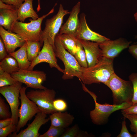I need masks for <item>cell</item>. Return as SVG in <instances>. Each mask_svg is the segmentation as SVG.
<instances>
[{"label": "cell", "mask_w": 137, "mask_h": 137, "mask_svg": "<svg viewBox=\"0 0 137 137\" xmlns=\"http://www.w3.org/2000/svg\"><path fill=\"white\" fill-rule=\"evenodd\" d=\"M18 9H0V26L11 31L13 25L17 21Z\"/></svg>", "instance_id": "d6986e66"}, {"label": "cell", "mask_w": 137, "mask_h": 137, "mask_svg": "<svg viewBox=\"0 0 137 137\" xmlns=\"http://www.w3.org/2000/svg\"><path fill=\"white\" fill-rule=\"evenodd\" d=\"M56 93L53 89L31 90L26 93L27 97L37 105L40 112L46 114H52L57 111L53 106Z\"/></svg>", "instance_id": "52a82bcc"}, {"label": "cell", "mask_w": 137, "mask_h": 137, "mask_svg": "<svg viewBox=\"0 0 137 137\" xmlns=\"http://www.w3.org/2000/svg\"><path fill=\"white\" fill-rule=\"evenodd\" d=\"M16 125L11 123L8 126L0 129V137H6L12 132L16 131Z\"/></svg>", "instance_id": "d6a6232c"}, {"label": "cell", "mask_w": 137, "mask_h": 137, "mask_svg": "<svg viewBox=\"0 0 137 137\" xmlns=\"http://www.w3.org/2000/svg\"><path fill=\"white\" fill-rule=\"evenodd\" d=\"M80 26L76 38L79 40L101 43L110 40L105 36L92 30L87 24L85 15L82 13L80 15Z\"/></svg>", "instance_id": "5bb4252c"}, {"label": "cell", "mask_w": 137, "mask_h": 137, "mask_svg": "<svg viewBox=\"0 0 137 137\" xmlns=\"http://www.w3.org/2000/svg\"><path fill=\"white\" fill-rule=\"evenodd\" d=\"M135 38H136V39H137V36H135ZM135 43V44L137 43V42H136L135 43Z\"/></svg>", "instance_id": "ee69618b"}, {"label": "cell", "mask_w": 137, "mask_h": 137, "mask_svg": "<svg viewBox=\"0 0 137 137\" xmlns=\"http://www.w3.org/2000/svg\"><path fill=\"white\" fill-rule=\"evenodd\" d=\"M1 9L17 10L18 8L13 5L5 4L0 0V9Z\"/></svg>", "instance_id": "f35d334b"}, {"label": "cell", "mask_w": 137, "mask_h": 137, "mask_svg": "<svg viewBox=\"0 0 137 137\" xmlns=\"http://www.w3.org/2000/svg\"><path fill=\"white\" fill-rule=\"evenodd\" d=\"M80 131L79 128L77 124L66 129L60 137H78Z\"/></svg>", "instance_id": "f546056e"}, {"label": "cell", "mask_w": 137, "mask_h": 137, "mask_svg": "<svg viewBox=\"0 0 137 137\" xmlns=\"http://www.w3.org/2000/svg\"><path fill=\"white\" fill-rule=\"evenodd\" d=\"M27 42L18 50L8 54L14 57L17 61L20 69L27 70L31 62L28 59L27 52Z\"/></svg>", "instance_id": "44dd1931"}, {"label": "cell", "mask_w": 137, "mask_h": 137, "mask_svg": "<svg viewBox=\"0 0 137 137\" xmlns=\"http://www.w3.org/2000/svg\"><path fill=\"white\" fill-rule=\"evenodd\" d=\"M27 87H22L20 92L19 98L21 105L18 111L19 120L16 125L17 133L24 127L28 121L40 111L36 104L27 96L26 91Z\"/></svg>", "instance_id": "ba28073f"}, {"label": "cell", "mask_w": 137, "mask_h": 137, "mask_svg": "<svg viewBox=\"0 0 137 137\" xmlns=\"http://www.w3.org/2000/svg\"><path fill=\"white\" fill-rule=\"evenodd\" d=\"M79 40L85 53L88 67L94 65L99 62L102 57L98 43L90 41Z\"/></svg>", "instance_id": "e0dca14e"}, {"label": "cell", "mask_w": 137, "mask_h": 137, "mask_svg": "<svg viewBox=\"0 0 137 137\" xmlns=\"http://www.w3.org/2000/svg\"><path fill=\"white\" fill-rule=\"evenodd\" d=\"M0 35L8 54L14 52L17 48L21 47L27 41L20 35L6 30L2 26H0Z\"/></svg>", "instance_id": "9a60e30c"}, {"label": "cell", "mask_w": 137, "mask_h": 137, "mask_svg": "<svg viewBox=\"0 0 137 137\" xmlns=\"http://www.w3.org/2000/svg\"><path fill=\"white\" fill-rule=\"evenodd\" d=\"M113 60L102 57L94 65L82 67V78L80 81L84 84L88 85L101 83L104 84L115 73Z\"/></svg>", "instance_id": "6da1fadb"}, {"label": "cell", "mask_w": 137, "mask_h": 137, "mask_svg": "<svg viewBox=\"0 0 137 137\" xmlns=\"http://www.w3.org/2000/svg\"><path fill=\"white\" fill-rule=\"evenodd\" d=\"M49 118L51 125L64 128L71 125L74 119L73 116L67 112H56L50 115Z\"/></svg>", "instance_id": "ac0fdd59"}, {"label": "cell", "mask_w": 137, "mask_h": 137, "mask_svg": "<svg viewBox=\"0 0 137 137\" xmlns=\"http://www.w3.org/2000/svg\"><path fill=\"white\" fill-rule=\"evenodd\" d=\"M133 137H137V133H135L133 135Z\"/></svg>", "instance_id": "7bdbcfd3"}, {"label": "cell", "mask_w": 137, "mask_h": 137, "mask_svg": "<svg viewBox=\"0 0 137 137\" xmlns=\"http://www.w3.org/2000/svg\"><path fill=\"white\" fill-rule=\"evenodd\" d=\"M11 119L9 118L0 120V129L5 127L9 125L11 123Z\"/></svg>", "instance_id": "ab89813d"}, {"label": "cell", "mask_w": 137, "mask_h": 137, "mask_svg": "<svg viewBox=\"0 0 137 137\" xmlns=\"http://www.w3.org/2000/svg\"><path fill=\"white\" fill-rule=\"evenodd\" d=\"M85 92L92 96L95 103V108L90 112V115L92 121L94 124L101 125L106 124L111 114L116 111L128 108L132 105V102H125L119 105H111L107 103L100 104L97 101V96L87 88Z\"/></svg>", "instance_id": "277c9868"}, {"label": "cell", "mask_w": 137, "mask_h": 137, "mask_svg": "<svg viewBox=\"0 0 137 137\" xmlns=\"http://www.w3.org/2000/svg\"><path fill=\"white\" fill-rule=\"evenodd\" d=\"M5 4L13 5L19 8L25 0H0Z\"/></svg>", "instance_id": "8d00e7d4"}, {"label": "cell", "mask_w": 137, "mask_h": 137, "mask_svg": "<svg viewBox=\"0 0 137 137\" xmlns=\"http://www.w3.org/2000/svg\"><path fill=\"white\" fill-rule=\"evenodd\" d=\"M123 116L128 119L130 122V125L131 130L135 133H137V114L122 113Z\"/></svg>", "instance_id": "4dcf8cb0"}, {"label": "cell", "mask_w": 137, "mask_h": 137, "mask_svg": "<svg viewBox=\"0 0 137 137\" xmlns=\"http://www.w3.org/2000/svg\"><path fill=\"white\" fill-rule=\"evenodd\" d=\"M74 56L81 67H88L85 53L80 40Z\"/></svg>", "instance_id": "d4e9b609"}, {"label": "cell", "mask_w": 137, "mask_h": 137, "mask_svg": "<svg viewBox=\"0 0 137 137\" xmlns=\"http://www.w3.org/2000/svg\"><path fill=\"white\" fill-rule=\"evenodd\" d=\"M33 0H25L18 9L17 21L24 22L27 18H31L33 20L38 18L37 13L34 10L32 6Z\"/></svg>", "instance_id": "ffe728a7"}, {"label": "cell", "mask_w": 137, "mask_h": 137, "mask_svg": "<svg viewBox=\"0 0 137 137\" xmlns=\"http://www.w3.org/2000/svg\"><path fill=\"white\" fill-rule=\"evenodd\" d=\"M131 41L120 38L114 40H110L98 43L102 57L113 59L124 49L128 48Z\"/></svg>", "instance_id": "7c38bea8"}, {"label": "cell", "mask_w": 137, "mask_h": 137, "mask_svg": "<svg viewBox=\"0 0 137 137\" xmlns=\"http://www.w3.org/2000/svg\"><path fill=\"white\" fill-rule=\"evenodd\" d=\"M65 130L64 128L51 125L47 131L42 134H40L39 137H60Z\"/></svg>", "instance_id": "4316f807"}, {"label": "cell", "mask_w": 137, "mask_h": 137, "mask_svg": "<svg viewBox=\"0 0 137 137\" xmlns=\"http://www.w3.org/2000/svg\"><path fill=\"white\" fill-rule=\"evenodd\" d=\"M126 118L124 117L122 123L121 129L119 134L117 137H133V135L131 134L129 131L126 126Z\"/></svg>", "instance_id": "836d02e7"}, {"label": "cell", "mask_w": 137, "mask_h": 137, "mask_svg": "<svg viewBox=\"0 0 137 137\" xmlns=\"http://www.w3.org/2000/svg\"><path fill=\"white\" fill-rule=\"evenodd\" d=\"M19 82L13 78L11 75L0 68V87L15 85Z\"/></svg>", "instance_id": "484cf974"}, {"label": "cell", "mask_w": 137, "mask_h": 137, "mask_svg": "<svg viewBox=\"0 0 137 137\" xmlns=\"http://www.w3.org/2000/svg\"><path fill=\"white\" fill-rule=\"evenodd\" d=\"M134 16L135 20L137 22V12L134 14Z\"/></svg>", "instance_id": "b9f144b4"}, {"label": "cell", "mask_w": 137, "mask_h": 137, "mask_svg": "<svg viewBox=\"0 0 137 137\" xmlns=\"http://www.w3.org/2000/svg\"><path fill=\"white\" fill-rule=\"evenodd\" d=\"M11 113L5 102L4 100L0 97V118L4 119L11 118Z\"/></svg>", "instance_id": "83f0119b"}, {"label": "cell", "mask_w": 137, "mask_h": 137, "mask_svg": "<svg viewBox=\"0 0 137 137\" xmlns=\"http://www.w3.org/2000/svg\"><path fill=\"white\" fill-rule=\"evenodd\" d=\"M22 83L19 82L12 85L0 88V93L5 98L11 109V124L17 125L19 122L18 111L20 104L19 94Z\"/></svg>", "instance_id": "30bf717a"}, {"label": "cell", "mask_w": 137, "mask_h": 137, "mask_svg": "<svg viewBox=\"0 0 137 137\" xmlns=\"http://www.w3.org/2000/svg\"><path fill=\"white\" fill-rule=\"evenodd\" d=\"M129 80L132 84L133 95L132 101V105L137 104V73H133L129 76Z\"/></svg>", "instance_id": "f1b7e54d"}, {"label": "cell", "mask_w": 137, "mask_h": 137, "mask_svg": "<svg viewBox=\"0 0 137 137\" xmlns=\"http://www.w3.org/2000/svg\"><path fill=\"white\" fill-rule=\"evenodd\" d=\"M104 84L112 91L113 104L132 102L133 90L130 80H124L114 73Z\"/></svg>", "instance_id": "3957f363"}, {"label": "cell", "mask_w": 137, "mask_h": 137, "mask_svg": "<svg viewBox=\"0 0 137 137\" xmlns=\"http://www.w3.org/2000/svg\"><path fill=\"white\" fill-rule=\"evenodd\" d=\"M0 68L10 74L18 71L20 69L16 60L8 54L1 60Z\"/></svg>", "instance_id": "603a6c76"}, {"label": "cell", "mask_w": 137, "mask_h": 137, "mask_svg": "<svg viewBox=\"0 0 137 137\" xmlns=\"http://www.w3.org/2000/svg\"><path fill=\"white\" fill-rule=\"evenodd\" d=\"M55 5L48 13L37 19H30V22L24 23L16 21L12 25L11 31L20 35L27 41H40L42 31L41 26L42 21L46 17L54 12Z\"/></svg>", "instance_id": "5b68a950"}, {"label": "cell", "mask_w": 137, "mask_h": 137, "mask_svg": "<svg viewBox=\"0 0 137 137\" xmlns=\"http://www.w3.org/2000/svg\"><path fill=\"white\" fill-rule=\"evenodd\" d=\"M80 10V3L79 2L72 8L68 18L62 25L59 33L71 34L76 37L80 26L78 15Z\"/></svg>", "instance_id": "2e32d148"}, {"label": "cell", "mask_w": 137, "mask_h": 137, "mask_svg": "<svg viewBox=\"0 0 137 137\" xmlns=\"http://www.w3.org/2000/svg\"><path fill=\"white\" fill-rule=\"evenodd\" d=\"M11 75L18 81L25 84L27 88L36 89L47 88L42 84L46 80L47 77L46 74L43 71L20 69Z\"/></svg>", "instance_id": "9c48e42d"}, {"label": "cell", "mask_w": 137, "mask_h": 137, "mask_svg": "<svg viewBox=\"0 0 137 137\" xmlns=\"http://www.w3.org/2000/svg\"><path fill=\"white\" fill-rule=\"evenodd\" d=\"M54 48L47 39L45 40L42 49L36 58L31 62L28 70H33L35 66L39 63L45 62L48 63L51 68H55L63 73L62 69L57 63Z\"/></svg>", "instance_id": "8fae6325"}, {"label": "cell", "mask_w": 137, "mask_h": 137, "mask_svg": "<svg viewBox=\"0 0 137 137\" xmlns=\"http://www.w3.org/2000/svg\"><path fill=\"white\" fill-rule=\"evenodd\" d=\"M57 35L64 48L74 56L79 40L76 36L71 34L58 33Z\"/></svg>", "instance_id": "7402d4cb"}, {"label": "cell", "mask_w": 137, "mask_h": 137, "mask_svg": "<svg viewBox=\"0 0 137 137\" xmlns=\"http://www.w3.org/2000/svg\"><path fill=\"white\" fill-rule=\"evenodd\" d=\"M41 46L39 41H27V52L29 61L32 62L36 58L41 51Z\"/></svg>", "instance_id": "cb8c5ba5"}, {"label": "cell", "mask_w": 137, "mask_h": 137, "mask_svg": "<svg viewBox=\"0 0 137 137\" xmlns=\"http://www.w3.org/2000/svg\"><path fill=\"white\" fill-rule=\"evenodd\" d=\"M122 113L137 114V104L132 105L130 107L121 110Z\"/></svg>", "instance_id": "e575fe53"}, {"label": "cell", "mask_w": 137, "mask_h": 137, "mask_svg": "<svg viewBox=\"0 0 137 137\" xmlns=\"http://www.w3.org/2000/svg\"><path fill=\"white\" fill-rule=\"evenodd\" d=\"M38 7L37 8V12H39L41 9V8L40 4V0H38Z\"/></svg>", "instance_id": "60d3db41"}, {"label": "cell", "mask_w": 137, "mask_h": 137, "mask_svg": "<svg viewBox=\"0 0 137 137\" xmlns=\"http://www.w3.org/2000/svg\"><path fill=\"white\" fill-rule=\"evenodd\" d=\"M53 106L57 111L63 112L67 108V105L66 102L61 99H55L53 102Z\"/></svg>", "instance_id": "1f68e13d"}, {"label": "cell", "mask_w": 137, "mask_h": 137, "mask_svg": "<svg viewBox=\"0 0 137 137\" xmlns=\"http://www.w3.org/2000/svg\"><path fill=\"white\" fill-rule=\"evenodd\" d=\"M128 51L136 59H137V44H133L128 47Z\"/></svg>", "instance_id": "74e56055"}, {"label": "cell", "mask_w": 137, "mask_h": 137, "mask_svg": "<svg viewBox=\"0 0 137 137\" xmlns=\"http://www.w3.org/2000/svg\"><path fill=\"white\" fill-rule=\"evenodd\" d=\"M41 112L37 113L35 118L30 124L25 129L21 131L17 134L16 132L8 136L11 137H39L40 134L39 131L41 126L50 120L49 117L46 118L47 115Z\"/></svg>", "instance_id": "4fadbf2b"}, {"label": "cell", "mask_w": 137, "mask_h": 137, "mask_svg": "<svg viewBox=\"0 0 137 137\" xmlns=\"http://www.w3.org/2000/svg\"><path fill=\"white\" fill-rule=\"evenodd\" d=\"M54 49L56 57L62 61L64 65L62 79L64 80L70 79L75 77L80 80L82 67L79 64L74 56L63 47L57 35L55 39Z\"/></svg>", "instance_id": "7a4b0ae2"}, {"label": "cell", "mask_w": 137, "mask_h": 137, "mask_svg": "<svg viewBox=\"0 0 137 137\" xmlns=\"http://www.w3.org/2000/svg\"><path fill=\"white\" fill-rule=\"evenodd\" d=\"M70 12L68 10L64 9L61 4L57 14L46 20L45 28L41 34V38L39 42L41 46L44 41L47 39L54 48L55 39L62 25L63 18Z\"/></svg>", "instance_id": "8992f818"}, {"label": "cell", "mask_w": 137, "mask_h": 137, "mask_svg": "<svg viewBox=\"0 0 137 137\" xmlns=\"http://www.w3.org/2000/svg\"><path fill=\"white\" fill-rule=\"evenodd\" d=\"M6 48L2 40L0 37V60H1L8 55Z\"/></svg>", "instance_id": "d590c367"}]
</instances>
